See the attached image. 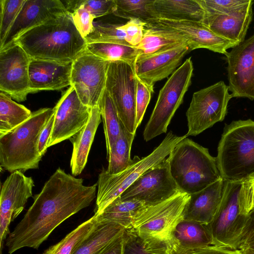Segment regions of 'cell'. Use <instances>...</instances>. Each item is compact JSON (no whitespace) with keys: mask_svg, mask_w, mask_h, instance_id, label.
<instances>
[{"mask_svg":"<svg viewBox=\"0 0 254 254\" xmlns=\"http://www.w3.org/2000/svg\"><path fill=\"white\" fill-rule=\"evenodd\" d=\"M53 109L54 122L48 147L75 134L87 123L91 111L71 86L62 94Z\"/></svg>","mask_w":254,"mask_h":254,"instance_id":"obj_17","label":"cell"},{"mask_svg":"<svg viewBox=\"0 0 254 254\" xmlns=\"http://www.w3.org/2000/svg\"><path fill=\"white\" fill-rule=\"evenodd\" d=\"M147 24L139 19H130L120 28L125 35L126 42L131 46H137L141 42Z\"/></svg>","mask_w":254,"mask_h":254,"instance_id":"obj_42","label":"cell"},{"mask_svg":"<svg viewBox=\"0 0 254 254\" xmlns=\"http://www.w3.org/2000/svg\"><path fill=\"white\" fill-rule=\"evenodd\" d=\"M54 122V112L42 130L38 140V150L42 156L45 154L52 133Z\"/></svg>","mask_w":254,"mask_h":254,"instance_id":"obj_46","label":"cell"},{"mask_svg":"<svg viewBox=\"0 0 254 254\" xmlns=\"http://www.w3.org/2000/svg\"><path fill=\"white\" fill-rule=\"evenodd\" d=\"M187 136L186 134L177 136L170 131L150 154L141 158L135 156L130 165L123 171L110 174L103 169L99 175L97 183L98 190L94 214L101 213L146 171L165 159L175 146Z\"/></svg>","mask_w":254,"mask_h":254,"instance_id":"obj_7","label":"cell"},{"mask_svg":"<svg viewBox=\"0 0 254 254\" xmlns=\"http://www.w3.org/2000/svg\"><path fill=\"white\" fill-rule=\"evenodd\" d=\"M134 135L123 127L120 136L107 155L109 164L106 171L109 174H118L130 165L132 161L130 150Z\"/></svg>","mask_w":254,"mask_h":254,"instance_id":"obj_34","label":"cell"},{"mask_svg":"<svg viewBox=\"0 0 254 254\" xmlns=\"http://www.w3.org/2000/svg\"><path fill=\"white\" fill-rule=\"evenodd\" d=\"M243 254H254V251L250 248H243L240 249Z\"/></svg>","mask_w":254,"mask_h":254,"instance_id":"obj_50","label":"cell"},{"mask_svg":"<svg viewBox=\"0 0 254 254\" xmlns=\"http://www.w3.org/2000/svg\"><path fill=\"white\" fill-rule=\"evenodd\" d=\"M25 0H0V45L19 14Z\"/></svg>","mask_w":254,"mask_h":254,"instance_id":"obj_38","label":"cell"},{"mask_svg":"<svg viewBox=\"0 0 254 254\" xmlns=\"http://www.w3.org/2000/svg\"><path fill=\"white\" fill-rule=\"evenodd\" d=\"M54 112L53 108L39 109L25 122L0 136L1 168L11 173L38 168L43 157L38 150L39 138Z\"/></svg>","mask_w":254,"mask_h":254,"instance_id":"obj_4","label":"cell"},{"mask_svg":"<svg viewBox=\"0 0 254 254\" xmlns=\"http://www.w3.org/2000/svg\"><path fill=\"white\" fill-rule=\"evenodd\" d=\"M86 49L91 54L105 61L124 62L134 69L137 58L143 54L135 47L110 43H88Z\"/></svg>","mask_w":254,"mask_h":254,"instance_id":"obj_30","label":"cell"},{"mask_svg":"<svg viewBox=\"0 0 254 254\" xmlns=\"http://www.w3.org/2000/svg\"><path fill=\"white\" fill-rule=\"evenodd\" d=\"M253 236H254V210L248 215V221L242 237L240 248L246 240Z\"/></svg>","mask_w":254,"mask_h":254,"instance_id":"obj_48","label":"cell"},{"mask_svg":"<svg viewBox=\"0 0 254 254\" xmlns=\"http://www.w3.org/2000/svg\"><path fill=\"white\" fill-rule=\"evenodd\" d=\"M224 181L244 182L254 178V121L232 122L224 128L216 157Z\"/></svg>","mask_w":254,"mask_h":254,"instance_id":"obj_3","label":"cell"},{"mask_svg":"<svg viewBox=\"0 0 254 254\" xmlns=\"http://www.w3.org/2000/svg\"><path fill=\"white\" fill-rule=\"evenodd\" d=\"M242 182L224 181L223 197L208 224L214 245L239 249L248 215L242 213L240 196Z\"/></svg>","mask_w":254,"mask_h":254,"instance_id":"obj_9","label":"cell"},{"mask_svg":"<svg viewBox=\"0 0 254 254\" xmlns=\"http://www.w3.org/2000/svg\"><path fill=\"white\" fill-rule=\"evenodd\" d=\"M97 184L83 185L59 168L46 182L23 219L10 233L5 245L9 254L22 248L38 249L65 220L90 205Z\"/></svg>","mask_w":254,"mask_h":254,"instance_id":"obj_1","label":"cell"},{"mask_svg":"<svg viewBox=\"0 0 254 254\" xmlns=\"http://www.w3.org/2000/svg\"><path fill=\"white\" fill-rule=\"evenodd\" d=\"M241 212L248 215L254 210V178L242 182L240 196Z\"/></svg>","mask_w":254,"mask_h":254,"instance_id":"obj_44","label":"cell"},{"mask_svg":"<svg viewBox=\"0 0 254 254\" xmlns=\"http://www.w3.org/2000/svg\"><path fill=\"white\" fill-rule=\"evenodd\" d=\"M124 234L111 242L99 254H122Z\"/></svg>","mask_w":254,"mask_h":254,"instance_id":"obj_47","label":"cell"},{"mask_svg":"<svg viewBox=\"0 0 254 254\" xmlns=\"http://www.w3.org/2000/svg\"><path fill=\"white\" fill-rule=\"evenodd\" d=\"M14 43L31 59L62 63L73 62L86 49L87 44L68 11L30 29Z\"/></svg>","mask_w":254,"mask_h":254,"instance_id":"obj_2","label":"cell"},{"mask_svg":"<svg viewBox=\"0 0 254 254\" xmlns=\"http://www.w3.org/2000/svg\"><path fill=\"white\" fill-rule=\"evenodd\" d=\"M35 186L31 177L16 171L3 183L0 195V251L10 233L9 226L22 211L28 199L32 196Z\"/></svg>","mask_w":254,"mask_h":254,"instance_id":"obj_16","label":"cell"},{"mask_svg":"<svg viewBox=\"0 0 254 254\" xmlns=\"http://www.w3.org/2000/svg\"><path fill=\"white\" fill-rule=\"evenodd\" d=\"M211 245L213 239L208 225L184 219L173 234L172 250L185 252Z\"/></svg>","mask_w":254,"mask_h":254,"instance_id":"obj_25","label":"cell"},{"mask_svg":"<svg viewBox=\"0 0 254 254\" xmlns=\"http://www.w3.org/2000/svg\"><path fill=\"white\" fill-rule=\"evenodd\" d=\"M68 11L60 0H25L0 50L13 45L24 33Z\"/></svg>","mask_w":254,"mask_h":254,"instance_id":"obj_19","label":"cell"},{"mask_svg":"<svg viewBox=\"0 0 254 254\" xmlns=\"http://www.w3.org/2000/svg\"><path fill=\"white\" fill-rule=\"evenodd\" d=\"M224 187L221 178L204 189L190 194L184 219L208 225L213 220L220 204Z\"/></svg>","mask_w":254,"mask_h":254,"instance_id":"obj_23","label":"cell"},{"mask_svg":"<svg viewBox=\"0 0 254 254\" xmlns=\"http://www.w3.org/2000/svg\"><path fill=\"white\" fill-rule=\"evenodd\" d=\"M245 248H250L254 251V236H253L246 240L241 246L239 250Z\"/></svg>","mask_w":254,"mask_h":254,"instance_id":"obj_49","label":"cell"},{"mask_svg":"<svg viewBox=\"0 0 254 254\" xmlns=\"http://www.w3.org/2000/svg\"><path fill=\"white\" fill-rule=\"evenodd\" d=\"M109 63L87 49L72 62L70 86L82 103L91 109L98 106L105 90Z\"/></svg>","mask_w":254,"mask_h":254,"instance_id":"obj_12","label":"cell"},{"mask_svg":"<svg viewBox=\"0 0 254 254\" xmlns=\"http://www.w3.org/2000/svg\"><path fill=\"white\" fill-rule=\"evenodd\" d=\"M154 0H115L113 13L117 16L130 19H139L149 25L155 23L158 18L154 11Z\"/></svg>","mask_w":254,"mask_h":254,"instance_id":"obj_33","label":"cell"},{"mask_svg":"<svg viewBox=\"0 0 254 254\" xmlns=\"http://www.w3.org/2000/svg\"><path fill=\"white\" fill-rule=\"evenodd\" d=\"M208 13L228 14L249 3L251 0H198Z\"/></svg>","mask_w":254,"mask_h":254,"instance_id":"obj_40","label":"cell"},{"mask_svg":"<svg viewBox=\"0 0 254 254\" xmlns=\"http://www.w3.org/2000/svg\"><path fill=\"white\" fill-rule=\"evenodd\" d=\"M122 254H172V251L151 249L131 229L124 234Z\"/></svg>","mask_w":254,"mask_h":254,"instance_id":"obj_39","label":"cell"},{"mask_svg":"<svg viewBox=\"0 0 254 254\" xmlns=\"http://www.w3.org/2000/svg\"><path fill=\"white\" fill-rule=\"evenodd\" d=\"M180 252L186 254H243L239 249L215 245Z\"/></svg>","mask_w":254,"mask_h":254,"instance_id":"obj_45","label":"cell"},{"mask_svg":"<svg viewBox=\"0 0 254 254\" xmlns=\"http://www.w3.org/2000/svg\"><path fill=\"white\" fill-rule=\"evenodd\" d=\"M154 11L158 19L202 23L206 11L198 0H154Z\"/></svg>","mask_w":254,"mask_h":254,"instance_id":"obj_26","label":"cell"},{"mask_svg":"<svg viewBox=\"0 0 254 254\" xmlns=\"http://www.w3.org/2000/svg\"><path fill=\"white\" fill-rule=\"evenodd\" d=\"M135 90V111L136 127L140 125L150 102L151 94L154 92V88L145 84L136 75Z\"/></svg>","mask_w":254,"mask_h":254,"instance_id":"obj_41","label":"cell"},{"mask_svg":"<svg viewBox=\"0 0 254 254\" xmlns=\"http://www.w3.org/2000/svg\"><path fill=\"white\" fill-rule=\"evenodd\" d=\"M31 58L16 43L0 50V91L18 102L30 93L29 67Z\"/></svg>","mask_w":254,"mask_h":254,"instance_id":"obj_14","label":"cell"},{"mask_svg":"<svg viewBox=\"0 0 254 254\" xmlns=\"http://www.w3.org/2000/svg\"><path fill=\"white\" fill-rule=\"evenodd\" d=\"M172 254H186L185 253L180 252L174 250H172Z\"/></svg>","mask_w":254,"mask_h":254,"instance_id":"obj_51","label":"cell"},{"mask_svg":"<svg viewBox=\"0 0 254 254\" xmlns=\"http://www.w3.org/2000/svg\"><path fill=\"white\" fill-rule=\"evenodd\" d=\"M101 122L99 107L91 109L89 118L86 125L69 139L73 145L70 162L72 174L76 176L83 170L98 126Z\"/></svg>","mask_w":254,"mask_h":254,"instance_id":"obj_24","label":"cell"},{"mask_svg":"<svg viewBox=\"0 0 254 254\" xmlns=\"http://www.w3.org/2000/svg\"><path fill=\"white\" fill-rule=\"evenodd\" d=\"M146 206L136 199L123 200L119 197L94 216L97 221L117 224L127 230L131 228L136 214Z\"/></svg>","mask_w":254,"mask_h":254,"instance_id":"obj_29","label":"cell"},{"mask_svg":"<svg viewBox=\"0 0 254 254\" xmlns=\"http://www.w3.org/2000/svg\"><path fill=\"white\" fill-rule=\"evenodd\" d=\"M121 24L93 22L91 33L85 39L87 44L102 42L130 46L125 39L120 27Z\"/></svg>","mask_w":254,"mask_h":254,"instance_id":"obj_36","label":"cell"},{"mask_svg":"<svg viewBox=\"0 0 254 254\" xmlns=\"http://www.w3.org/2000/svg\"><path fill=\"white\" fill-rule=\"evenodd\" d=\"M154 23L177 31L190 43L192 51L206 49L225 55L228 49L237 45L217 35L201 22L158 19Z\"/></svg>","mask_w":254,"mask_h":254,"instance_id":"obj_20","label":"cell"},{"mask_svg":"<svg viewBox=\"0 0 254 254\" xmlns=\"http://www.w3.org/2000/svg\"><path fill=\"white\" fill-rule=\"evenodd\" d=\"M232 98L228 86L223 81L194 92L186 112L188 126L186 135L195 136L222 121Z\"/></svg>","mask_w":254,"mask_h":254,"instance_id":"obj_10","label":"cell"},{"mask_svg":"<svg viewBox=\"0 0 254 254\" xmlns=\"http://www.w3.org/2000/svg\"><path fill=\"white\" fill-rule=\"evenodd\" d=\"M188 42L177 31L153 23L146 25L143 38L135 47L143 54H149Z\"/></svg>","mask_w":254,"mask_h":254,"instance_id":"obj_28","label":"cell"},{"mask_svg":"<svg viewBox=\"0 0 254 254\" xmlns=\"http://www.w3.org/2000/svg\"><path fill=\"white\" fill-rule=\"evenodd\" d=\"M181 191L170 169L167 158L143 174L119 196L136 199L147 206L164 201Z\"/></svg>","mask_w":254,"mask_h":254,"instance_id":"obj_13","label":"cell"},{"mask_svg":"<svg viewBox=\"0 0 254 254\" xmlns=\"http://www.w3.org/2000/svg\"><path fill=\"white\" fill-rule=\"evenodd\" d=\"M253 0L241 8L228 14L208 13L202 23L220 37L236 45L245 39L253 19Z\"/></svg>","mask_w":254,"mask_h":254,"instance_id":"obj_22","label":"cell"},{"mask_svg":"<svg viewBox=\"0 0 254 254\" xmlns=\"http://www.w3.org/2000/svg\"><path fill=\"white\" fill-rule=\"evenodd\" d=\"M72 62L31 59L29 67L30 93L60 90L70 86Z\"/></svg>","mask_w":254,"mask_h":254,"instance_id":"obj_21","label":"cell"},{"mask_svg":"<svg viewBox=\"0 0 254 254\" xmlns=\"http://www.w3.org/2000/svg\"><path fill=\"white\" fill-rule=\"evenodd\" d=\"M193 64L189 58L168 79L160 90L158 99L143 131L146 141L166 133L176 111L182 103L191 84Z\"/></svg>","mask_w":254,"mask_h":254,"instance_id":"obj_8","label":"cell"},{"mask_svg":"<svg viewBox=\"0 0 254 254\" xmlns=\"http://www.w3.org/2000/svg\"><path fill=\"white\" fill-rule=\"evenodd\" d=\"M233 97L254 100V33L225 55Z\"/></svg>","mask_w":254,"mask_h":254,"instance_id":"obj_15","label":"cell"},{"mask_svg":"<svg viewBox=\"0 0 254 254\" xmlns=\"http://www.w3.org/2000/svg\"><path fill=\"white\" fill-rule=\"evenodd\" d=\"M98 106L103 123L108 155L124 127L119 118L114 102L106 89L100 99Z\"/></svg>","mask_w":254,"mask_h":254,"instance_id":"obj_32","label":"cell"},{"mask_svg":"<svg viewBox=\"0 0 254 254\" xmlns=\"http://www.w3.org/2000/svg\"><path fill=\"white\" fill-rule=\"evenodd\" d=\"M96 221L93 215L77 226L57 244L50 247L43 254H71L81 240L90 231Z\"/></svg>","mask_w":254,"mask_h":254,"instance_id":"obj_35","label":"cell"},{"mask_svg":"<svg viewBox=\"0 0 254 254\" xmlns=\"http://www.w3.org/2000/svg\"><path fill=\"white\" fill-rule=\"evenodd\" d=\"M32 113L17 103L8 95L0 92V136L14 129L31 116Z\"/></svg>","mask_w":254,"mask_h":254,"instance_id":"obj_31","label":"cell"},{"mask_svg":"<svg viewBox=\"0 0 254 254\" xmlns=\"http://www.w3.org/2000/svg\"><path fill=\"white\" fill-rule=\"evenodd\" d=\"M105 89L124 127L135 135L136 76L133 68L124 62H110Z\"/></svg>","mask_w":254,"mask_h":254,"instance_id":"obj_11","label":"cell"},{"mask_svg":"<svg viewBox=\"0 0 254 254\" xmlns=\"http://www.w3.org/2000/svg\"><path fill=\"white\" fill-rule=\"evenodd\" d=\"M65 2L64 5L69 12L82 6L94 18L113 13L116 7L115 0H67Z\"/></svg>","mask_w":254,"mask_h":254,"instance_id":"obj_37","label":"cell"},{"mask_svg":"<svg viewBox=\"0 0 254 254\" xmlns=\"http://www.w3.org/2000/svg\"><path fill=\"white\" fill-rule=\"evenodd\" d=\"M70 13L77 30L85 38L93 30L94 17L82 6L79 7Z\"/></svg>","mask_w":254,"mask_h":254,"instance_id":"obj_43","label":"cell"},{"mask_svg":"<svg viewBox=\"0 0 254 254\" xmlns=\"http://www.w3.org/2000/svg\"><path fill=\"white\" fill-rule=\"evenodd\" d=\"M191 51L190 43L186 42L152 54H141L135 63V74L145 84L154 88L156 82L172 74L185 56Z\"/></svg>","mask_w":254,"mask_h":254,"instance_id":"obj_18","label":"cell"},{"mask_svg":"<svg viewBox=\"0 0 254 254\" xmlns=\"http://www.w3.org/2000/svg\"><path fill=\"white\" fill-rule=\"evenodd\" d=\"M190 194L182 191L159 203L146 206L134 216L131 229L151 249L172 251L173 232L184 220Z\"/></svg>","mask_w":254,"mask_h":254,"instance_id":"obj_6","label":"cell"},{"mask_svg":"<svg viewBox=\"0 0 254 254\" xmlns=\"http://www.w3.org/2000/svg\"><path fill=\"white\" fill-rule=\"evenodd\" d=\"M167 159L171 175L183 192H198L222 178L216 158L187 137L175 146Z\"/></svg>","mask_w":254,"mask_h":254,"instance_id":"obj_5","label":"cell"},{"mask_svg":"<svg viewBox=\"0 0 254 254\" xmlns=\"http://www.w3.org/2000/svg\"><path fill=\"white\" fill-rule=\"evenodd\" d=\"M126 230L117 224L96 220L71 254H99L111 242L123 235Z\"/></svg>","mask_w":254,"mask_h":254,"instance_id":"obj_27","label":"cell"}]
</instances>
